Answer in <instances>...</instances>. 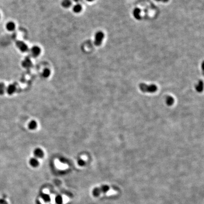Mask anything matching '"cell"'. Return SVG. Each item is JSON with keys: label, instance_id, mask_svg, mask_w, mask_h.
I'll list each match as a JSON object with an SVG mask.
<instances>
[{"label": "cell", "instance_id": "obj_13", "mask_svg": "<svg viewBox=\"0 0 204 204\" xmlns=\"http://www.w3.org/2000/svg\"><path fill=\"white\" fill-rule=\"evenodd\" d=\"M72 4V1L71 0H63L61 2V5L65 8H69L71 6Z\"/></svg>", "mask_w": 204, "mask_h": 204}, {"label": "cell", "instance_id": "obj_16", "mask_svg": "<svg viewBox=\"0 0 204 204\" xmlns=\"http://www.w3.org/2000/svg\"><path fill=\"white\" fill-rule=\"evenodd\" d=\"M174 99L171 96H167L166 98V103L169 106H171L174 104Z\"/></svg>", "mask_w": 204, "mask_h": 204}, {"label": "cell", "instance_id": "obj_26", "mask_svg": "<svg viewBox=\"0 0 204 204\" xmlns=\"http://www.w3.org/2000/svg\"><path fill=\"white\" fill-rule=\"evenodd\" d=\"M87 1H88V2H93V1H94V0H87Z\"/></svg>", "mask_w": 204, "mask_h": 204}, {"label": "cell", "instance_id": "obj_1", "mask_svg": "<svg viewBox=\"0 0 204 204\" xmlns=\"http://www.w3.org/2000/svg\"><path fill=\"white\" fill-rule=\"evenodd\" d=\"M139 88L142 92L144 93H153L156 92L157 90V87L155 84L147 85L141 83L139 85Z\"/></svg>", "mask_w": 204, "mask_h": 204}, {"label": "cell", "instance_id": "obj_7", "mask_svg": "<svg viewBox=\"0 0 204 204\" xmlns=\"http://www.w3.org/2000/svg\"><path fill=\"white\" fill-rule=\"evenodd\" d=\"M16 86L15 84H11L9 85L6 89V90L9 95H12L16 91Z\"/></svg>", "mask_w": 204, "mask_h": 204}, {"label": "cell", "instance_id": "obj_15", "mask_svg": "<svg viewBox=\"0 0 204 204\" xmlns=\"http://www.w3.org/2000/svg\"><path fill=\"white\" fill-rule=\"evenodd\" d=\"M82 9V6L80 4H76L73 7V11L76 13H78L81 12Z\"/></svg>", "mask_w": 204, "mask_h": 204}, {"label": "cell", "instance_id": "obj_9", "mask_svg": "<svg viewBox=\"0 0 204 204\" xmlns=\"http://www.w3.org/2000/svg\"><path fill=\"white\" fill-rule=\"evenodd\" d=\"M141 10L140 8H136L134 9L133 12V15L134 18L137 20H141V16L140 15L141 13Z\"/></svg>", "mask_w": 204, "mask_h": 204}, {"label": "cell", "instance_id": "obj_19", "mask_svg": "<svg viewBox=\"0 0 204 204\" xmlns=\"http://www.w3.org/2000/svg\"><path fill=\"white\" fill-rule=\"evenodd\" d=\"M51 74V71L49 69H45L43 71L42 73V75L44 78H48L49 76H50Z\"/></svg>", "mask_w": 204, "mask_h": 204}, {"label": "cell", "instance_id": "obj_2", "mask_svg": "<svg viewBox=\"0 0 204 204\" xmlns=\"http://www.w3.org/2000/svg\"><path fill=\"white\" fill-rule=\"evenodd\" d=\"M104 33L102 31H98L97 32L95 36L94 44L97 46H99L102 44V42L104 38Z\"/></svg>", "mask_w": 204, "mask_h": 204}, {"label": "cell", "instance_id": "obj_5", "mask_svg": "<svg viewBox=\"0 0 204 204\" xmlns=\"http://www.w3.org/2000/svg\"><path fill=\"white\" fill-rule=\"evenodd\" d=\"M31 54L33 57H36L40 55L41 49L37 46H34L31 49Z\"/></svg>", "mask_w": 204, "mask_h": 204}, {"label": "cell", "instance_id": "obj_17", "mask_svg": "<svg viewBox=\"0 0 204 204\" xmlns=\"http://www.w3.org/2000/svg\"><path fill=\"white\" fill-rule=\"evenodd\" d=\"M6 28L9 31H13L15 28V25L13 22H9L6 25Z\"/></svg>", "mask_w": 204, "mask_h": 204}, {"label": "cell", "instance_id": "obj_18", "mask_svg": "<svg viewBox=\"0 0 204 204\" xmlns=\"http://www.w3.org/2000/svg\"><path fill=\"white\" fill-rule=\"evenodd\" d=\"M55 202L56 204H63V198L60 195H57L55 197Z\"/></svg>", "mask_w": 204, "mask_h": 204}, {"label": "cell", "instance_id": "obj_11", "mask_svg": "<svg viewBox=\"0 0 204 204\" xmlns=\"http://www.w3.org/2000/svg\"><path fill=\"white\" fill-rule=\"evenodd\" d=\"M29 163L32 167H34V168H36L37 167H38L39 164L38 160L36 157L31 158L29 160Z\"/></svg>", "mask_w": 204, "mask_h": 204}, {"label": "cell", "instance_id": "obj_3", "mask_svg": "<svg viewBox=\"0 0 204 204\" xmlns=\"http://www.w3.org/2000/svg\"><path fill=\"white\" fill-rule=\"evenodd\" d=\"M108 189L109 188L107 186H103L100 188H95L93 189L92 194L94 196H98L100 195L102 192H107Z\"/></svg>", "mask_w": 204, "mask_h": 204}, {"label": "cell", "instance_id": "obj_12", "mask_svg": "<svg viewBox=\"0 0 204 204\" xmlns=\"http://www.w3.org/2000/svg\"><path fill=\"white\" fill-rule=\"evenodd\" d=\"M203 87H204L203 82L202 80H200L198 82L197 84L196 85L195 88L197 92H201L203 90Z\"/></svg>", "mask_w": 204, "mask_h": 204}, {"label": "cell", "instance_id": "obj_23", "mask_svg": "<svg viewBox=\"0 0 204 204\" xmlns=\"http://www.w3.org/2000/svg\"><path fill=\"white\" fill-rule=\"evenodd\" d=\"M36 204H42L39 200H36Z\"/></svg>", "mask_w": 204, "mask_h": 204}, {"label": "cell", "instance_id": "obj_25", "mask_svg": "<svg viewBox=\"0 0 204 204\" xmlns=\"http://www.w3.org/2000/svg\"><path fill=\"white\" fill-rule=\"evenodd\" d=\"M74 2H77V3H78V2H80L81 0H73Z\"/></svg>", "mask_w": 204, "mask_h": 204}, {"label": "cell", "instance_id": "obj_4", "mask_svg": "<svg viewBox=\"0 0 204 204\" xmlns=\"http://www.w3.org/2000/svg\"><path fill=\"white\" fill-rule=\"evenodd\" d=\"M16 45L17 47L19 48V49L22 52H27L28 51V46L23 41H17Z\"/></svg>", "mask_w": 204, "mask_h": 204}, {"label": "cell", "instance_id": "obj_6", "mask_svg": "<svg viewBox=\"0 0 204 204\" xmlns=\"http://www.w3.org/2000/svg\"><path fill=\"white\" fill-rule=\"evenodd\" d=\"M22 65L26 69L30 68L32 65V62L30 58L29 57H26L22 62Z\"/></svg>", "mask_w": 204, "mask_h": 204}, {"label": "cell", "instance_id": "obj_21", "mask_svg": "<svg viewBox=\"0 0 204 204\" xmlns=\"http://www.w3.org/2000/svg\"><path fill=\"white\" fill-rule=\"evenodd\" d=\"M78 164L79 166L82 167V166H84V165L86 164V162L83 159H79L78 161Z\"/></svg>", "mask_w": 204, "mask_h": 204}, {"label": "cell", "instance_id": "obj_8", "mask_svg": "<svg viewBox=\"0 0 204 204\" xmlns=\"http://www.w3.org/2000/svg\"><path fill=\"white\" fill-rule=\"evenodd\" d=\"M34 156L36 158H41L44 156V153L41 148H36L34 151Z\"/></svg>", "mask_w": 204, "mask_h": 204}, {"label": "cell", "instance_id": "obj_20", "mask_svg": "<svg viewBox=\"0 0 204 204\" xmlns=\"http://www.w3.org/2000/svg\"><path fill=\"white\" fill-rule=\"evenodd\" d=\"M5 85L3 83H0V95H2L6 91Z\"/></svg>", "mask_w": 204, "mask_h": 204}, {"label": "cell", "instance_id": "obj_24", "mask_svg": "<svg viewBox=\"0 0 204 204\" xmlns=\"http://www.w3.org/2000/svg\"><path fill=\"white\" fill-rule=\"evenodd\" d=\"M168 1H169V0H162V1H161V2H162L164 3H167Z\"/></svg>", "mask_w": 204, "mask_h": 204}, {"label": "cell", "instance_id": "obj_27", "mask_svg": "<svg viewBox=\"0 0 204 204\" xmlns=\"http://www.w3.org/2000/svg\"><path fill=\"white\" fill-rule=\"evenodd\" d=\"M155 1H158V2H159V1H161L162 0H155Z\"/></svg>", "mask_w": 204, "mask_h": 204}, {"label": "cell", "instance_id": "obj_22", "mask_svg": "<svg viewBox=\"0 0 204 204\" xmlns=\"http://www.w3.org/2000/svg\"><path fill=\"white\" fill-rule=\"evenodd\" d=\"M0 204H8V202L4 198L0 199Z\"/></svg>", "mask_w": 204, "mask_h": 204}, {"label": "cell", "instance_id": "obj_14", "mask_svg": "<svg viewBox=\"0 0 204 204\" xmlns=\"http://www.w3.org/2000/svg\"><path fill=\"white\" fill-rule=\"evenodd\" d=\"M37 124L35 120H31L28 123V128L31 130H34L37 128Z\"/></svg>", "mask_w": 204, "mask_h": 204}, {"label": "cell", "instance_id": "obj_10", "mask_svg": "<svg viewBox=\"0 0 204 204\" xmlns=\"http://www.w3.org/2000/svg\"><path fill=\"white\" fill-rule=\"evenodd\" d=\"M40 197L43 200L44 202H45L46 203L50 202L51 201V196L48 194L42 192L40 194Z\"/></svg>", "mask_w": 204, "mask_h": 204}]
</instances>
